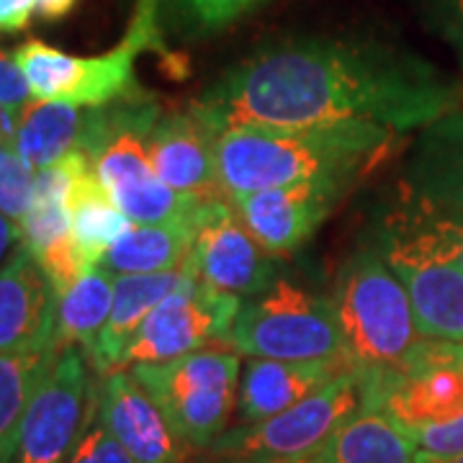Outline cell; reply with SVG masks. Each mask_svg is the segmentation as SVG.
<instances>
[{
    "label": "cell",
    "instance_id": "1",
    "mask_svg": "<svg viewBox=\"0 0 463 463\" xmlns=\"http://www.w3.org/2000/svg\"><path fill=\"white\" fill-rule=\"evenodd\" d=\"M461 88L428 60L361 36H294L232 65L191 103L209 132L379 124L407 134L458 109Z\"/></svg>",
    "mask_w": 463,
    "mask_h": 463
},
{
    "label": "cell",
    "instance_id": "2",
    "mask_svg": "<svg viewBox=\"0 0 463 463\" xmlns=\"http://www.w3.org/2000/svg\"><path fill=\"white\" fill-rule=\"evenodd\" d=\"M402 137L361 121L294 129L240 127L216 137L219 185L230 201L294 183H337L350 188L389 160Z\"/></svg>",
    "mask_w": 463,
    "mask_h": 463
},
{
    "label": "cell",
    "instance_id": "3",
    "mask_svg": "<svg viewBox=\"0 0 463 463\" xmlns=\"http://www.w3.org/2000/svg\"><path fill=\"white\" fill-rule=\"evenodd\" d=\"M160 118V106L145 99L116 100L88 109L80 149L93 160L100 183L134 224H167L191 219L212 199L183 196L157 178L149 163L147 137Z\"/></svg>",
    "mask_w": 463,
    "mask_h": 463
},
{
    "label": "cell",
    "instance_id": "4",
    "mask_svg": "<svg viewBox=\"0 0 463 463\" xmlns=\"http://www.w3.org/2000/svg\"><path fill=\"white\" fill-rule=\"evenodd\" d=\"M145 52L167 57L160 0H137L129 29L121 42L96 57H78L29 39L11 52L36 100L67 103L78 109H103L116 100L145 99L134 65Z\"/></svg>",
    "mask_w": 463,
    "mask_h": 463
},
{
    "label": "cell",
    "instance_id": "5",
    "mask_svg": "<svg viewBox=\"0 0 463 463\" xmlns=\"http://www.w3.org/2000/svg\"><path fill=\"white\" fill-rule=\"evenodd\" d=\"M332 307L355 368L397 371L422 340L404 283L373 250L347 260L335 283Z\"/></svg>",
    "mask_w": 463,
    "mask_h": 463
},
{
    "label": "cell",
    "instance_id": "6",
    "mask_svg": "<svg viewBox=\"0 0 463 463\" xmlns=\"http://www.w3.org/2000/svg\"><path fill=\"white\" fill-rule=\"evenodd\" d=\"M132 376L165 414L183 448L206 450L227 428L240 394V355L201 347L165 364L132 365Z\"/></svg>",
    "mask_w": 463,
    "mask_h": 463
},
{
    "label": "cell",
    "instance_id": "7",
    "mask_svg": "<svg viewBox=\"0 0 463 463\" xmlns=\"http://www.w3.org/2000/svg\"><path fill=\"white\" fill-rule=\"evenodd\" d=\"M230 343L250 358L286 364H317L347 355L332 301L283 281L242 304Z\"/></svg>",
    "mask_w": 463,
    "mask_h": 463
},
{
    "label": "cell",
    "instance_id": "8",
    "mask_svg": "<svg viewBox=\"0 0 463 463\" xmlns=\"http://www.w3.org/2000/svg\"><path fill=\"white\" fill-rule=\"evenodd\" d=\"M364 410H368V386L353 365L291 410L224 430L206 448V456L219 463L304 456L325 446L327 438Z\"/></svg>",
    "mask_w": 463,
    "mask_h": 463
},
{
    "label": "cell",
    "instance_id": "9",
    "mask_svg": "<svg viewBox=\"0 0 463 463\" xmlns=\"http://www.w3.org/2000/svg\"><path fill=\"white\" fill-rule=\"evenodd\" d=\"M381 255L404 283L422 337L463 343V270L425 232L389 219Z\"/></svg>",
    "mask_w": 463,
    "mask_h": 463
},
{
    "label": "cell",
    "instance_id": "10",
    "mask_svg": "<svg viewBox=\"0 0 463 463\" xmlns=\"http://www.w3.org/2000/svg\"><path fill=\"white\" fill-rule=\"evenodd\" d=\"M242 301L234 294L203 283L191 270L188 281L165 297L139 325L127 343L121 368L139 364H165L209 343H230Z\"/></svg>",
    "mask_w": 463,
    "mask_h": 463
},
{
    "label": "cell",
    "instance_id": "11",
    "mask_svg": "<svg viewBox=\"0 0 463 463\" xmlns=\"http://www.w3.org/2000/svg\"><path fill=\"white\" fill-rule=\"evenodd\" d=\"M88 368L78 347H65L33 394L21 422L14 463H67L93 414Z\"/></svg>",
    "mask_w": 463,
    "mask_h": 463
},
{
    "label": "cell",
    "instance_id": "12",
    "mask_svg": "<svg viewBox=\"0 0 463 463\" xmlns=\"http://www.w3.org/2000/svg\"><path fill=\"white\" fill-rule=\"evenodd\" d=\"M381 410L407 430L463 414V343L422 337L402 368L386 373Z\"/></svg>",
    "mask_w": 463,
    "mask_h": 463
},
{
    "label": "cell",
    "instance_id": "13",
    "mask_svg": "<svg viewBox=\"0 0 463 463\" xmlns=\"http://www.w3.org/2000/svg\"><path fill=\"white\" fill-rule=\"evenodd\" d=\"M188 265L201 281L234 297H260L281 276L279 255L252 237L230 199L206 203Z\"/></svg>",
    "mask_w": 463,
    "mask_h": 463
},
{
    "label": "cell",
    "instance_id": "14",
    "mask_svg": "<svg viewBox=\"0 0 463 463\" xmlns=\"http://www.w3.org/2000/svg\"><path fill=\"white\" fill-rule=\"evenodd\" d=\"M337 183H294L232 199L252 237L273 255L297 252L343 199Z\"/></svg>",
    "mask_w": 463,
    "mask_h": 463
},
{
    "label": "cell",
    "instance_id": "15",
    "mask_svg": "<svg viewBox=\"0 0 463 463\" xmlns=\"http://www.w3.org/2000/svg\"><path fill=\"white\" fill-rule=\"evenodd\" d=\"M54 325L57 288L32 250L18 242L0 265V355L47 350L54 345Z\"/></svg>",
    "mask_w": 463,
    "mask_h": 463
},
{
    "label": "cell",
    "instance_id": "16",
    "mask_svg": "<svg viewBox=\"0 0 463 463\" xmlns=\"http://www.w3.org/2000/svg\"><path fill=\"white\" fill-rule=\"evenodd\" d=\"M96 412L137 463H181L183 443L132 373L121 368L106 373Z\"/></svg>",
    "mask_w": 463,
    "mask_h": 463
},
{
    "label": "cell",
    "instance_id": "17",
    "mask_svg": "<svg viewBox=\"0 0 463 463\" xmlns=\"http://www.w3.org/2000/svg\"><path fill=\"white\" fill-rule=\"evenodd\" d=\"M216 137L191 111L157 118L147 137L149 163L167 188L196 199H227L216 173Z\"/></svg>",
    "mask_w": 463,
    "mask_h": 463
},
{
    "label": "cell",
    "instance_id": "18",
    "mask_svg": "<svg viewBox=\"0 0 463 463\" xmlns=\"http://www.w3.org/2000/svg\"><path fill=\"white\" fill-rule=\"evenodd\" d=\"M350 355L317 361V364H286V361H268L255 358L245 365L237 394V414L240 422H260L273 414L291 410L294 404L312 397L332 379L353 368Z\"/></svg>",
    "mask_w": 463,
    "mask_h": 463
},
{
    "label": "cell",
    "instance_id": "19",
    "mask_svg": "<svg viewBox=\"0 0 463 463\" xmlns=\"http://www.w3.org/2000/svg\"><path fill=\"white\" fill-rule=\"evenodd\" d=\"M191 276V265L185 263L178 270L167 273H134L114 279V307L106 327L100 330L99 343L90 353V361L100 373L121 368V358L127 343L139 330L145 317L173 291H178Z\"/></svg>",
    "mask_w": 463,
    "mask_h": 463
},
{
    "label": "cell",
    "instance_id": "20",
    "mask_svg": "<svg viewBox=\"0 0 463 463\" xmlns=\"http://www.w3.org/2000/svg\"><path fill=\"white\" fill-rule=\"evenodd\" d=\"M206 203H203V209H206ZM203 209L196 216L181 219V222L132 224V230L121 234L111 245L99 268L111 273L114 279L116 276H134V273L178 270L191 258Z\"/></svg>",
    "mask_w": 463,
    "mask_h": 463
},
{
    "label": "cell",
    "instance_id": "21",
    "mask_svg": "<svg viewBox=\"0 0 463 463\" xmlns=\"http://www.w3.org/2000/svg\"><path fill=\"white\" fill-rule=\"evenodd\" d=\"M72 240H75V258L83 273H90L106 258L116 240L132 230V219L124 214L109 188L100 183L96 167H90L78 181L72 199Z\"/></svg>",
    "mask_w": 463,
    "mask_h": 463
},
{
    "label": "cell",
    "instance_id": "22",
    "mask_svg": "<svg viewBox=\"0 0 463 463\" xmlns=\"http://www.w3.org/2000/svg\"><path fill=\"white\" fill-rule=\"evenodd\" d=\"M327 463H417L420 448L383 410H364L322 446Z\"/></svg>",
    "mask_w": 463,
    "mask_h": 463
},
{
    "label": "cell",
    "instance_id": "23",
    "mask_svg": "<svg viewBox=\"0 0 463 463\" xmlns=\"http://www.w3.org/2000/svg\"><path fill=\"white\" fill-rule=\"evenodd\" d=\"M88 109L50 103V100H29L18 111L16 142L14 147L21 160L36 170L54 165L67 152L80 147L85 132Z\"/></svg>",
    "mask_w": 463,
    "mask_h": 463
},
{
    "label": "cell",
    "instance_id": "24",
    "mask_svg": "<svg viewBox=\"0 0 463 463\" xmlns=\"http://www.w3.org/2000/svg\"><path fill=\"white\" fill-rule=\"evenodd\" d=\"M60 353V347L52 345L47 350L0 355V463H14L21 422Z\"/></svg>",
    "mask_w": 463,
    "mask_h": 463
},
{
    "label": "cell",
    "instance_id": "25",
    "mask_svg": "<svg viewBox=\"0 0 463 463\" xmlns=\"http://www.w3.org/2000/svg\"><path fill=\"white\" fill-rule=\"evenodd\" d=\"M114 307V276L103 268L83 273L78 281L57 297V325H54V347L80 345L93 353L100 330L106 327Z\"/></svg>",
    "mask_w": 463,
    "mask_h": 463
},
{
    "label": "cell",
    "instance_id": "26",
    "mask_svg": "<svg viewBox=\"0 0 463 463\" xmlns=\"http://www.w3.org/2000/svg\"><path fill=\"white\" fill-rule=\"evenodd\" d=\"M270 0H160L163 26L185 39H199L222 32L255 14Z\"/></svg>",
    "mask_w": 463,
    "mask_h": 463
},
{
    "label": "cell",
    "instance_id": "27",
    "mask_svg": "<svg viewBox=\"0 0 463 463\" xmlns=\"http://www.w3.org/2000/svg\"><path fill=\"white\" fill-rule=\"evenodd\" d=\"M33 203V170L14 145H0V212L21 227Z\"/></svg>",
    "mask_w": 463,
    "mask_h": 463
},
{
    "label": "cell",
    "instance_id": "28",
    "mask_svg": "<svg viewBox=\"0 0 463 463\" xmlns=\"http://www.w3.org/2000/svg\"><path fill=\"white\" fill-rule=\"evenodd\" d=\"M67 463H137L124 450V446L116 440L114 435L109 432V428L96 420L93 425H88L78 440L75 450L70 453Z\"/></svg>",
    "mask_w": 463,
    "mask_h": 463
},
{
    "label": "cell",
    "instance_id": "29",
    "mask_svg": "<svg viewBox=\"0 0 463 463\" xmlns=\"http://www.w3.org/2000/svg\"><path fill=\"white\" fill-rule=\"evenodd\" d=\"M420 453L432 458H456L463 453V414L443 422V425H428L420 430H410Z\"/></svg>",
    "mask_w": 463,
    "mask_h": 463
},
{
    "label": "cell",
    "instance_id": "30",
    "mask_svg": "<svg viewBox=\"0 0 463 463\" xmlns=\"http://www.w3.org/2000/svg\"><path fill=\"white\" fill-rule=\"evenodd\" d=\"M29 99H32V90L14 62V54L0 50V106L21 111L29 103Z\"/></svg>",
    "mask_w": 463,
    "mask_h": 463
},
{
    "label": "cell",
    "instance_id": "31",
    "mask_svg": "<svg viewBox=\"0 0 463 463\" xmlns=\"http://www.w3.org/2000/svg\"><path fill=\"white\" fill-rule=\"evenodd\" d=\"M430 3L438 26L446 32L453 44L463 47V0H430Z\"/></svg>",
    "mask_w": 463,
    "mask_h": 463
},
{
    "label": "cell",
    "instance_id": "32",
    "mask_svg": "<svg viewBox=\"0 0 463 463\" xmlns=\"http://www.w3.org/2000/svg\"><path fill=\"white\" fill-rule=\"evenodd\" d=\"M36 0H0V33H18L32 24Z\"/></svg>",
    "mask_w": 463,
    "mask_h": 463
},
{
    "label": "cell",
    "instance_id": "33",
    "mask_svg": "<svg viewBox=\"0 0 463 463\" xmlns=\"http://www.w3.org/2000/svg\"><path fill=\"white\" fill-rule=\"evenodd\" d=\"M78 0H36V16L42 21H62L75 11Z\"/></svg>",
    "mask_w": 463,
    "mask_h": 463
},
{
    "label": "cell",
    "instance_id": "34",
    "mask_svg": "<svg viewBox=\"0 0 463 463\" xmlns=\"http://www.w3.org/2000/svg\"><path fill=\"white\" fill-rule=\"evenodd\" d=\"M18 111L0 106V145H14L16 142Z\"/></svg>",
    "mask_w": 463,
    "mask_h": 463
},
{
    "label": "cell",
    "instance_id": "35",
    "mask_svg": "<svg viewBox=\"0 0 463 463\" xmlns=\"http://www.w3.org/2000/svg\"><path fill=\"white\" fill-rule=\"evenodd\" d=\"M14 242H21V227L0 212V260L5 258V252Z\"/></svg>",
    "mask_w": 463,
    "mask_h": 463
},
{
    "label": "cell",
    "instance_id": "36",
    "mask_svg": "<svg viewBox=\"0 0 463 463\" xmlns=\"http://www.w3.org/2000/svg\"><path fill=\"white\" fill-rule=\"evenodd\" d=\"M242 463H327V461H325L322 448H317V450H312V453L291 456V458H265V461H242Z\"/></svg>",
    "mask_w": 463,
    "mask_h": 463
},
{
    "label": "cell",
    "instance_id": "37",
    "mask_svg": "<svg viewBox=\"0 0 463 463\" xmlns=\"http://www.w3.org/2000/svg\"><path fill=\"white\" fill-rule=\"evenodd\" d=\"M417 463H463V453L456 456V458H432V456H425V453H417Z\"/></svg>",
    "mask_w": 463,
    "mask_h": 463
}]
</instances>
